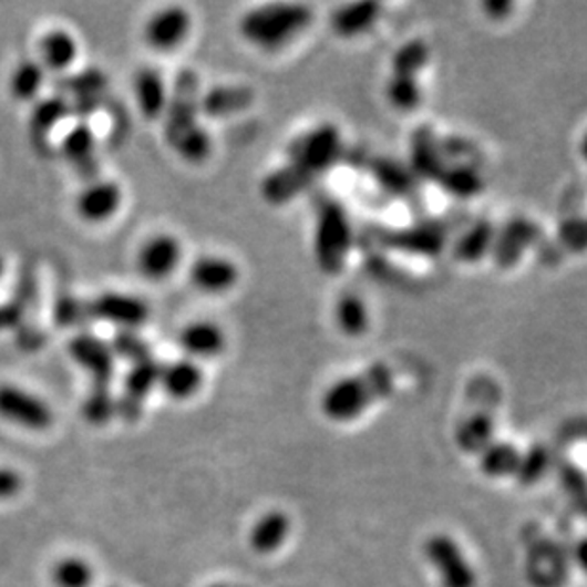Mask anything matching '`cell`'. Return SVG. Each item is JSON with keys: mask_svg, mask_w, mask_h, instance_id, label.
<instances>
[{"mask_svg": "<svg viewBox=\"0 0 587 587\" xmlns=\"http://www.w3.org/2000/svg\"><path fill=\"white\" fill-rule=\"evenodd\" d=\"M374 4H356V7L342 8V14L337 18V29L344 37L361 33L369 28V23L374 20Z\"/></svg>", "mask_w": 587, "mask_h": 587, "instance_id": "obj_28", "label": "cell"}, {"mask_svg": "<svg viewBox=\"0 0 587 587\" xmlns=\"http://www.w3.org/2000/svg\"><path fill=\"white\" fill-rule=\"evenodd\" d=\"M200 86L193 71H181L169 90V105L164 114L167 145L183 161L200 164L212 154V135L200 121Z\"/></svg>", "mask_w": 587, "mask_h": 587, "instance_id": "obj_1", "label": "cell"}, {"mask_svg": "<svg viewBox=\"0 0 587 587\" xmlns=\"http://www.w3.org/2000/svg\"><path fill=\"white\" fill-rule=\"evenodd\" d=\"M430 565L440 574L443 587H475L477 576L461 552L459 544L447 534H435L426 544Z\"/></svg>", "mask_w": 587, "mask_h": 587, "instance_id": "obj_5", "label": "cell"}, {"mask_svg": "<svg viewBox=\"0 0 587 587\" xmlns=\"http://www.w3.org/2000/svg\"><path fill=\"white\" fill-rule=\"evenodd\" d=\"M116 408H119V403L114 401L111 388L94 387L86 401H84L82 411H84V416L92 424H103V422H107L113 416Z\"/></svg>", "mask_w": 587, "mask_h": 587, "instance_id": "obj_27", "label": "cell"}, {"mask_svg": "<svg viewBox=\"0 0 587 587\" xmlns=\"http://www.w3.org/2000/svg\"><path fill=\"white\" fill-rule=\"evenodd\" d=\"M491 435H493V422L485 414H480L466 422L459 432V445L467 453H480L488 447Z\"/></svg>", "mask_w": 587, "mask_h": 587, "instance_id": "obj_25", "label": "cell"}, {"mask_svg": "<svg viewBox=\"0 0 587 587\" xmlns=\"http://www.w3.org/2000/svg\"><path fill=\"white\" fill-rule=\"evenodd\" d=\"M238 267L220 255H202L188 268V280L200 294H227L238 284Z\"/></svg>", "mask_w": 587, "mask_h": 587, "instance_id": "obj_10", "label": "cell"}, {"mask_svg": "<svg viewBox=\"0 0 587 587\" xmlns=\"http://www.w3.org/2000/svg\"><path fill=\"white\" fill-rule=\"evenodd\" d=\"M183 259V246L172 234H156L141 246L137 268L151 281L167 280Z\"/></svg>", "mask_w": 587, "mask_h": 587, "instance_id": "obj_8", "label": "cell"}, {"mask_svg": "<svg viewBox=\"0 0 587 587\" xmlns=\"http://www.w3.org/2000/svg\"><path fill=\"white\" fill-rule=\"evenodd\" d=\"M161 368L162 363L151 358V360L134 363L127 371L124 392L119 401V411L130 421L141 413V408L147 400V395L153 392V388L158 387Z\"/></svg>", "mask_w": 587, "mask_h": 587, "instance_id": "obj_12", "label": "cell"}, {"mask_svg": "<svg viewBox=\"0 0 587 587\" xmlns=\"http://www.w3.org/2000/svg\"><path fill=\"white\" fill-rule=\"evenodd\" d=\"M134 94L141 114L148 121L164 116L169 105V87L161 71L143 68L134 76Z\"/></svg>", "mask_w": 587, "mask_h": 587, "instance_id": "obj_15", "label": "cell"}, {"mask_svg": "<svg viewBox=\"0 0 587 587\" xmlns=\"http://www.w3.org/2000/svg\"><path fill=\"white\" fill-rule=\"evenodd\" d=\"M576 560H578V565L587 573V538L586 540H581L578 547H576Z\"/></svg>", "mask_w": 587, "mask_h": 587, "instance_id": "obj_33", "label": "cell"}, {"mask_svg": "<svg viewBox=\"0 0 587 587\" xmlns=\"http://www.w3.org/2000/svg\"><path fill=\"white\" fill-rule=\"evenodd\" d=\"M68 114H71V103L61 95H52L37 103L31 113V130L33 134L47 137Z\"/></svg>", "mask_w": 587, "mask_h": 587, "instance_id": "obj_21", "label": "cell"}, {"mask_svg": "<svg viewBox=\"0 0 587 587\" xmlns=\"http://www.w3.org/2000/svg\"><path fill=\"white\" fill-rule=\"evenodd\" d=\"M215 587H217V586H215Z\"/></svg>", "mask_w": 587, "mask_h": 587, "instance_id": "obj_36", "label": "cell"}, {"mask_svg": "<svg viewBox=\"0 0 587 587\" xmlns=\"http://www.w3.org/2000/svg\"><path fill=\"white\" fill-rule=\"evenodd\" d=\"M23 318V308L18 302L0 305V329L14 328Z\"/></svg>", "mask_w": 587, "mask_h": 587, "instance_id": "obj_32", "label": "cell"}, {"mask_svg": "<svg viewBox=\"0 0 587 587\" xmlns=\"http://www.w3.org/2000/svg\"><path fill=\"white\" fill-rule=\"evenodd\" d=\"M394 388L392 374L384 368L373 369L363 377H352L329 388L328 394L321 401L323 413L331 421H352L360 416L373 401L390 394Z\"/></svg>", "mask_w": 587, "mask_h": 587, "instance_id": "obj_3", "label": "cell"}, {"mask_svg": "<svg viewBox=\"0 0 587 587\" xmlns=\"http://www.w3.org/2000/svg\"><path fill=\"white\" fill-rule=\"evenodd\" d=\"M289 519L281 512L262 515L249 534V544L260 555L274 554L289 536Z\"/></svg>", "mask_w": 587, "mask_h": 587, "instance_id": "obj_19", "label": "cell"}, {"mask_svg": "<svg viewBox=\"0 0 587 587\" xmlns=\"http://www.w3.org/2000/svg\"><path fill=\"white\" fill-rule=\"evenodd\" d=\"M52 580L58 587H90L94 581V570L86 560L68 557L55 565Z\"/></svg>", "mask_w": 587, "mask_h": 587, "instance_id": "obj_23", "label": "cell"}, {"mask_svg": "<svg viewBox=\"0 0 587 587\" xmlns=\"http://www.w3.org/2000/svg\"><path fill=\"white\" fill-rule=\"evenodd\" d=\"M519 451L498 443V445H488L485 453L481 454V470L491 477H506V475L517 474L521 464Z\"/></svg>", "mask_w": 587, "mask_h": 587, "instance_id": "obj_22", "label": "cell"}, {"mask_svg": "<svg viewBox=\"0 0 587 587\" xmlns=\"http://www.w3.org/2000/svg\"><path fill=\"white\" fill-rule=\"evenodd\" d=\"M55 323L61 328H81L84 323H90L92 312H90V301H82L76 297H63L55 305Z\"/></svg>", "mask_w": 587, "mask_h": 587, "instance_id": "obj_26", "label": "cell"}, {"mask_svg": "<svg viewBox=\"0 0 587 587\" xmlns=\"http://www.w3.org/2000/svg\"><path fill=\"white\" fill-rule=\"evenodd\" d=\"M177 341L190 360H209L225 350L227 334L215 321L196 320L181 329Z\"/></svg>", "mask_w": 587, "mask_h": 587, "instance_id": "obj_13", "label": "cell"}, {"mask_svg": "<svg viewBox=\"0 0 587 587\" xmlns=\"http://www.w3.org/2000/svg\"><path fill=\"white\" fill-rule=\"evenodd\" d=\"M47 73L39 60L21 61L10 76V94L21 103L37 100L47 84Z\"/></svg>", "mask_w": 587, "mask_h": 587, "instance_id": "obj_20", "label": "cell"}, {"mask_svg": "<svg viewBox=\"0 0 587 587\" xmlns=\"http://www.w3.org/2000/svg\"><path fill=\"white\" fill-rule=\"evenodd\" d=\"M254 101V92L246 86H215L200 94V114L207 119H223L240 113Z\"/></svg>", "mask_w": 587, "mask_h": 587, "instance_id": "obj_18", "label": "cell"}, {"mask_svg": "<svg viewBox=\"0 0 587 587\" xmlns=\"http://www.w3.org/2000/svg\"><path fill=\"white\" fill-rule=\"evenodd\" d=\"M21 487H23V480L16 470L0 467V501L14 498L16 494H20Z\"/></svg>", "mask_w": 587, "mask_h": 587, "instance_id": "obj_30", "label": "cell"}, {"mask_svg": "<svg viewBox=\"0 0 587 587\" xmlns=\"http://www.w3.org/2000/svg\"><path fill=\"white\" fill-rule=\"evenodd\" d=\"M2 274H4V259L0 257V278H2Z\"/></svg>", "mask_w": 587, "mask_h": 587, "instance_id": "obj_35", "label": "cell"}, {"mask_svg": "<svg viewBox=\"0 0 587 587\" xmlns=\"http://www.w3.org/2000/svg\"><path fill=\"white\" fill-rule=\"evenodd\" d=\"M109 344L113 348L116 358L130 361L132 365L153 358L151 344L137 331H116L113 341Z\"/></svg>", "mask_w": 587, "mask_h": 587, "instance_id": "obj_24", "label": "cell"}, {"mask_svg": "<svg viewBox=\"0 0 587 587\" xmlns=\"http://www.w3.org/2000/svg\"><path fill=\"white\" fill-rule=\"evenodd\" d=\"M581 156H584V161L587 162V134L586 137H584V141H581Z\"/></svg>", "mask_w": 587, "mask_h": 587, "instance_id": "obj_34", "label": "cell"}, {"mask_svg": "<svg viewBox=\"0 0 587 587\" xmlns=\"http://www.w3.org/2000/svg\"><path fill=\"white\" fill-rule=\"evenodd\" d=\"M69 354L86 373L92 374L94 387H109L114 373L113 348L92 333L74 334L69 342Z\"/></svg>", "mask_w": 587, "mask_h": 587, "instance_id": "obj_9", "label": "cell"}, {"mask_svg": "<svg viewBox=\"0 0 587 587\" xmlns=\"http://www.w3.org/2000/svg\"><path fill=\"white\" fill-rule=\"evenodd\" d=\"M339 321L347 331H358L365 326V312L358 301H344L341 305V312H339Z\"/></svg>", "mask_w": 587, "mask_h": 587, "instance_id": "obj_29", "label": "cell"}, {"mask_svg": "<svg viewBox=\"0 0 587 587\" xmlns=\"http://www.w3.org/2000/svg\"><path fill=\"white\" fill-rule=\"evenodd\" d=\"M90 312L92 320L107 321L111 326H116L119 331H137L147 323L151 308L135 295L107 291L90 301Z\"/></svg>", "mask_w": 587, "mask_h": 587, "instance_id": "obj_6", "label": "cell"}, {"mask_svg": "<svg viewBox=\"0 0 587 587\" xmlns=\"http://www.w3.org/2000/svg\"><path fill=\"white\" fill-rule=\"evenodd\" d=\"M531 461V464L528 462L523 461L521 459L519 470H517V474L523 477V481L525 483H528V481L538 480L542 474H544V470H546V454L544 453H536L528 459Z\"/></svg>", "mask_w": 587, "mask_h": 587, "instance_id": "obj_31", "label": "cell"}, {"mask_svg": "<svg viewBox=\"0 0 587 587\" xmlns=\"http://www.w3.org/2000/svg\"><path fill=\"white\" fill-rule=\"evenodd\" d=\"M95 148L97 143L94 130L84 121L76 122L61 140V154L65 156V161L86 177L95 174Z\"/></svg>", "mask_w": 587, "mask_h": 587, "instance_id": "obj_16", "label": "cell"}, {"mask_svg": "<svg viewBox=\"0 0 587 587\" xmlns=\"http://www.w3.org/2000/svg\"><path fill=\"white\" fill-rule=\"evenodd\" d=\"M0 419L31 432H44L54 424V411L33 392L14 384H0Z\"/></svg>", "mask_w": 587, "mask_h": 587, "instance_id": "obj_4", "label": "cell"}, {"mask_svg": "<svg viewBox=\"0 0 587 587\" xmlns=\"http://www.w3.org/2000/svg\"><path fill=\"white\" fill-rule=\"evenodd\" d=\"M193 28V18L183 7H166L154 12L143 28V39L154 52L167 54L187 41Z\"/></svg>", "mask_w": 587, "mask_h": 587, "instance_id": "obj_7", "label": "cell"}, {"mask_svg": "<svg viewBox=\"0 0 587 587\" xmlns=\"http://www.w3.org/2000/svg\"><path fill=\"white\" fill-rule=\"evenodd\" d=\"M158 387L166 392L172 400L187 401L200 392L204 387V371L196 361L190 358L167 361L161 368Z\"/></svg>", "mask_w": 587, "mask_h": 587, "instance_id": "obj_14", "label": "cell"}, {"mask_svg": "<svg viewBox=\"0 0 587 587\" xmlns=\"http://www.w3.org/2000/svg\"><path fill=\"white\" fill-rule=\"evenodd\" d=\"M39 54L42 68L52 73H63L79 58V42L65 29H52L42 37Z\"/></svg>", "mask_w": 587, "mask_h": 587, "instance_id": "obj_17", "label": "cell"}, {"mask_svg": "<svg viewBox=\"0 0 587 587\" xmlns=\"http://www.w3.org/2000/svg\"><path fill=\"white\" fill-rule=\"evenodd\" d=\"M122 206V188L114 181H90L76 196V214L87 223H105Z\"/></svg>", "mask_w": 587, "mask_h": 587, "instance_id": "obj_11", "label": "cell"}, {"mask_svg": "<svg viewBox=\"0 0 587 587\" xmlns=\"http://www.w3.org/2000/svg\"><path fill=\"white\" fill-rule=\"evenodd\" d=\"M310 20V10L301 4H267L241 18L240 33L255 48L276 52L299 37Z\"/></svg>", "mask_w": 587, "mask_h": 587, "instance_id": "obj_2", "label": "cell"}]
</instances>
